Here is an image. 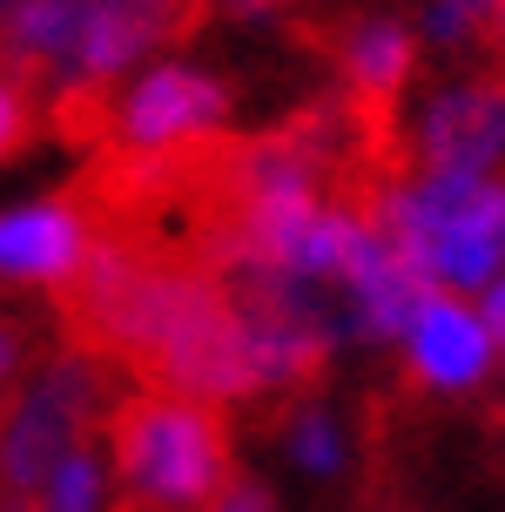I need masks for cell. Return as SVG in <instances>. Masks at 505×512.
I'll return each mask as SVG.
<instances>
[{"mask_svg": "<svg viewBox=\"0 0 505 512\" xmlns=\"http://www.w3.org/2000/svg\"><path fill=\"white\" fill-rule=\"evenodd\" d=\"M297 459H303V465H317V472L337 459V438H330L324 418H303V425H297Z\"/></svg>", "mask_w": 505, "mask_h": 512, "instance_id": "7c38bea8", "label": "cell"}, {"mask_svg": "<svg viewBox=\"0 0 505 512\" xmlns=\"http://www.w3.org/2000/svg\"><path fill=\"white\" fill-rule=\"evenodd\" d=\"M115 472L128 486V506L189 512L209 506L229 486V425L216 405L142 391L115 411Z\"/></svg>", "mask_w": 505, "mask_h": 512, "instance_id": "6da1fadb", "label": "cell"}, {"mask_svg": "<svg viewBox=\"0 0 505 512\" xmlns=\"http://www.w3.org/2000/svg\"><path fill=\"white\" fill-rule=\"evenodd\" d=\"M202 21V0H81L75 81H115L149 48H169Z\"/></svg>", "mask_w": 505, "mask_h": 512, "instance_id": "277c9868", "label": "cell"}, {"mask_svg": "<svg viewBox=\"0 0 505 512\" xmlns=\"http://www.w3.org/2000/svg\"><path fill=\"white\" fill-rule=\"evenodd\" d=\"M88 250V223L75 203H27L0 216V277L61 283Z\"/></svg>", "mask_w": 505, "mask_h": 512, "instance_id": "52a82bcc", "label": "cell"}, {"mask_svg": "<svg viewBox=\"0 0 505 512\" xmlns=\"http://www.w3.org/2000/svg\"><path fill=\"white\" fill-rule=\"evenodd\" d=\"M229 115V88L216 75H196V68H155L115 102V128L128 149H182V142H202L209 128Z\"/></svg>", "mask_w": 505, "mask_h": 512, "instance_id": "3957f363", "label": "cell"}, {"mask_svg": "<svg viewBox=\"0 0 505 512\" xmlns=\"http://www.w3.org/2000/svg\"><path fill=\"white\" fill-rule=\"evenodd\" d=\"M95 499H101V472L88 452H68L54 465V479L41 486V512H95Z\"/></svg>", "mask_w": 505, "mask_h": 512, "instance_id": "30bf717a", "label": "cell"}, {"mask_svg": "<svg viewBox=\"0 0 505 512\" xmlns=\"http://www.w3.org/2000/svg\"><path fill=\"white\" fill-rule=\"evenodd\" d=\"M499 0H438V34H485Z\"/></svg>", "mask_w": 505, "mask_h": 512, "instance_id": "8fae6325", "label": "cell"}, {"mask_svg": "<svg viewBox=\"0 0 505 512\" xmlns=\"http://www.w3.org/2000/svg\"><path fill=\"white\" fill-rule=\"evenodd\" d=\"M492 236H499V256H505V182L492 189Z\"/></svg>", "mask_w": 505, "mask_h": 512, "instance_id": "e0dca14e", "label": "cell"}, {"mask_svg": "<svg viewBox=\"0 0 505 512\" xmlns=\"http://www.w3.org/2000/svg\"><path fill=\"white\" fill-rule=\"evenodd\" d=\"M492 41H499V54H505V0H499V14H492V27H485Z\"/></svg>", "mask_w": 505, "mask_h": 512, "instance_id": "d6986e66", "label": "cell"}, {"mask_svg": "<svg viewBox=\"0 0 505 512\" xmlns=\"http://www.w3.org/2000/svg\"><path fill=\"white\" fill-rule=\"evenodd\" d=\"M14 358H21V337H14V324L0 317V384H7V371H14Z\"/></svg>", "mask_w": 505, "mask_h": 512, "instance_id": "2e32d148", "label": "cell"}, {"mask_svg": "<svg viewBox=\"0 0 505 512\" xmlns=\"http://www.w3.org/2000/svg\"><path fill=\"white\" fill-rule=\"evenodd\" d=\"M216 512H270V492L263 486H229L223 499H216Z\"/></svg>", "mask_w": 505, "mask_h": 512, "instance_id": "9a60e30c", "label": "cell"}, {"mask_svg": "<svg viewBox=\"0 0 505 512\" xmlns=\"http://www.w3.org/2000/svg\"><path fill=\"white\" fill-rule=\"evenodd\" d=\"M479 324H485V344L505 358V277L492 283V297H485V317H479Z\"/></svg>", "mask_w": 505, "mask_h": 512, "instance_id": "5bb4252c", "label": "cell"}, {"mask_svg": "<svg viewBox=\"0 0 505 512\" xmlns=\"http://www.w3.org/2000/svg\"><path fill=\"white\" fill-rule=\"evenodd\" d=\"M411 61H418V41H411V27H398V21H364L351 34L344 75H351V115L364 122V135L398 142V135H391V115H398V88L411 81Z\"/></svg>", "mask_w": 505, "mask_h": 512, "instance_id": "8992f818", "label": "cell"}, {"mask_svg": "<svg viewBox=\"0 0 505 512\" xmlns=\"http://www.w3.org/2000/svg\"><path fill=\"white\" fill-rule=\"evenodd\" d=\"M95 405H101V378L88 358H61L27 384L7 411V425H0V486H7V499H41L54 465L88 432Z\"/></svg>", "mask_w": 505, "mask_h": 512, "instance_id": "7a4b0ae2", "label": "cell"}, {"mask_svg": "<svg viewBox=\"0 0 505 512\" xmlns=\"http://www.w3.org/2000/svg\"><path fill=\"white\" fill-rule=\"evenodd\" d=\"M411 371L425 384H472L485 371V324L452 297H425L418 317H411Z\"/></svg>", "mask_w": 505, "mask_h": 512, "instance_id": "ba28073f", "label": "cell"}, {"mask_svg": "<svg viewBox=\"0 0 505 512\" xmlns=\"http://www.w3.org/2000/svg\"><path fill=\"white\" fill-rule=\"evenodd\" d=\"M229 14H270V7H277V0H223Z\"/></svg>", "mask_w": 505, "mask_h": 512, "instance_id": "ac0fdd59", "label": "cell"}, {"mask_svg": "<svg viewBox=\"0 0 505 512\" xmlns=\"http://www.w3.org/2000/svg\"><path fill=\"white\" fill-rule=\"evenodd\" d=\"M27 142V108H21V95L14 88H0V162Z\"/></svg>", "mask_w": 505, "mask_h": 512, "instance_id": "4fadbf2b", "label": "cell"}, {"mask_svg": "<svg viewBox=\"0 0 505 512\" xmlns=\"http://www.w3.org/2000/svg\"><path fill=\"white\" fill-rule=\"evenodd\" d=\"M7 61L41 75V68H75L81 0H14L7 14Z\"/></svg>", "mask_w": 505, "mask_h": 512, "instance_id": "9c48e42d", "label": "cell"}, {"mask_svg": "<svg viewBox=\"0 0 505 512\" xmlns=\"http://www.w3.org/2000/svg\"><path fill=\"white\" fill-rule=\"evenodd\" d=\"M505 155V81H472L425 115V162L431 176H479Z\"/></svg>", "mask_w": 505, "mask_h": 512, "instance_id": "5b68a950", "label": "cell"}]
</instances>
